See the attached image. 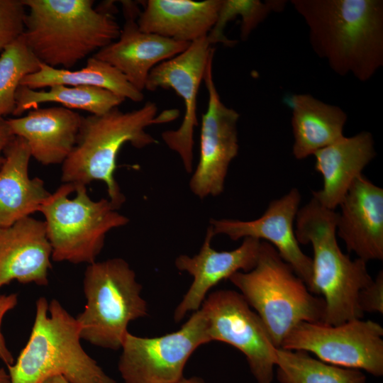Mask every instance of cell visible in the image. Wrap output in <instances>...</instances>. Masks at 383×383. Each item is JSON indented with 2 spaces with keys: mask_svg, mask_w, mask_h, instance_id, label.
Segmentation results:
<instances>
[{
  "mask_svg": "<svg viewBox=\"0 0 383 383\" xmlns=\"http://www.w3.org/2000/svg\"><path fill=\"white\" fill-rule=\"evenodd\" d=\"M30 158L26 141L14 136L4 150L0 167V228L38 211L50 195L41 179L29 177Z\"/></svg>",
  "mask_w": 383,
  "mask_h": 383,
  "instance_id": "cell-21",
  "label": "cell"
},
{
  "mask_svg": "<svg viewBox=\"0 0 383 383\" xmlns=\"http://www.w3.org/2000/svg\"><path fill=\"white\" fill-rule=\"evenodd\" d=\"M125 23L118 38L93 55L116 68L138 91L145 89L151 70L184 51L191 44L140 30L138 3L122 1Z\"/></svg>",
  "mask_w": 383,
  "mask_h": 383,
  "instance_id": "cell-15",
  "label": "cell"
},
{
  "mask_svg": "<svg viewBox=\"0 0 383 383\" xmlns=\"http://www.w3.org/2000/svg\"><path fill=\"white\" fill-rule=\"evenodd\" d=\"M277 378L280 383H366L360 370L326 363L302 350H276Z\"/></svg>",
  "mask_w": 383,
  "mask_h": 383,
  "instance_id": "cell-26",
  "label": "cell"
},
{
  "mask_svg": "<svg viewBox=\"0 0 383 383\" xmlns=\"http://www.w3.org/2000/svg\"><path fill=\"white\" fill-rule=\"evenodd\" d=\"M26 44L43 64L70 70L116 40L121 27L93 0H22Z\"/></svg>",
  "mask_w": 383,
  "mask_h": 383,
  "instance_id": "cell-2",
  "label": "cell"
},
{
  "mask_svg": "<svg viewBox=\"0 0 383 383\" xmlns=\"http://www.w3.org/2000/svg\"><path fill=\"white\" fill-rule=\"evenodd\" d=\"M228 279L257 311L277 348L298 323L323 322L324 299L312 294L292 267L267 242L261 241L252 270L237 272Z\"/></svg>",
  "mask_w": 383,
  "mask_h": 383,
  "instance_id": "cell-6",
  "label": "cell"
},
{
  "mask_svg": "<svg viewBox=\"0 0 383 383\" xmlns=\"http://www.w3.org/2000/svg\"><path fill=\"white\" fill-rule=\"evenodd\" d=\"M362 312L383 313V272L380 271L374 280L362 289L358 298Z\"/></svg>",
  "mask_w": 383,
  "mask_h": 383,
  "instance_id": "cell-30",
  "label": "cell"
},
{
  "mask_svg": "<svg viewBox=\"0 0 383 383\" xmlns=\"http://www.w3.org/2000/svg\"><path fill=\"white\" fill-rule=\"evenodd\" d=\"M292 111L293 155L303 160L342 138L346 113L339 106L324 103L309 94L284 98Z\"/></svg>",
  "mask_w": 383,
  "mask_h": 383,
  "instance_id": "cell-23",
  "label": "cell"
},
{
  "mask_svg": "<svg viewBox=\"0 0 383 383\" xmlns=\"http://www.w3.org/2000/svg\"><path fill=\"white\" fill-rule=\"evenodd\" d=\"M26 9L22 0H0V52L24 30Z\"/></svg>",
  "mask_w": 383,
  "mask_h": 383,
  "instance_id": "cell-29",
  "label": "cell"
},
{
  "mask_svg": "<svg viewBox=\"0 0 383 383\" xmlns=\"http://www.w3.org/2000/svg\"><path fill=\"white\" fill-rule=\"evenodd\" d=\"M83 290L86 304L76 318L81 338L103 348H121L129 323L148 315L135 272L121 258L95 261L86 268Z\"/></svg>",
  "mask_w": 383,
  "mask_h": 383,
  "instance_id": "cell-8",
  "label": "cell"
},
{
  "mask_svg": "<svg viewBox=\"0 0 383 383\" xmlns=\"http://www.w3.org/2000/svg\"><path fill=\"white\" fill-rule=\"evenodd\" d=\"M155 103L147 101L131 111L115 107L101 115L83 116L75 146L62 164V182L87 186L101 181L106 185L109 200L120 208L125 196L114 177L120 150L127 143L138 149L157 143L145 128L171 121L179 115L177 109L158 115Z\"/></svg>",
  "mask_w": 383,
  "mask_h": 383,
  "instance_id": "cell-3",
  "label": "cell"
},
{
  "mask_svg": "<svg viewBox=\"0 0 383 383\" xmlns=\"http://www.w3.org/2000/svg\"><path fill=\"white\" fill-rule=\"evenodd\" d=\"M287 2L284 0H221L216 23L207 38L211 45L222 43L233 47L237 41L228 39L224 34L226 26L230 21L237 16H240V38L244 41L270 13L283 11Z\"/></svg>",
  "mask_w": 383,
  "mask_h": 383,
  "instance_id": "cell-27",
  "label": "cell"
},
{
  "mask_svg": "<svg viewBox=\"0 0 383 383\" xmlns=\"http://www.w3.org/2000/svg\"><path fill=\"white\" fill-rule=\"evenodd\" d=\"M383 328L371 320L353 319L338 325L301 322L292 328L280 348L314 354L339 367L383 374Z\"/></svg>",
  "mask_w": 383,
  "mask_h": 383,
  "instance_id": "cell-9",
  "label": "cell"
},
{
  "mask_svg": "<svg viewBox=\"0 0 383 383\" xmlns=\"http://www.w3.org/2000/svg\"><path fill=\"white\" fill-rule=\"evenodd\" d=\"M41 383H70L60 375L52 376L43 380Z\"/></svg>",
  "mask_w": 383,
  "mask_h": 383,
  "instance_id": "cell-33",
  "label": "cell"
},
{
  "mask_svg": "<svg viewBox=\"0 0 383 383\" xmlns=\"http://www.w3.org/2000/svg\"><path fill=\"white\" fill-rule=\"evenodd\" d=\"M41 62L21 35L0 55V118L13 114L16 93L22 79L38 71Z\"/></svg>",
  "mask_w": 383,
  "mask_h": 383,
  "instance_id": "cell-28",
  "label": "cell"
},
{
  "mask_svg": "<svg viewBox=\"0 0 383 383\" xmlns=\"http://www.w3.org/2000/svg\"><path fill=\"white\" fill-rule=\"evenodd\" d=\"M213 57L203 79L209 95L208 106L201 116L199 160L189 182L191 191L201 199L223 192L229 165L239 149L240 115L221 99L213 77Z\"/></svg>",
  "mask_w": 383,
  "mask_h": 383,
  "instance_id": "cell-13",
  "label": "cell"
},
{
  "mask_svg": "<svg viewBox=\"0 0 383 383\" xmlns=\"http://www.w3.org/2000/svg\"><path fill=\"white\" fill-rule=\"evenodd\" d=\"M313 50L337 74L370 79L383 65V1L292 0Z\"/></svg>",
  "mask_w": 383,
  "mask_h": 383,
  "instance_id": "cell-1",
  "label": "cell"
},
{
  "mask_svg": "<svg viewBox=\"0 0 383 383\" xmlns=\"http://www.w3.org/2000/svg\"><path fill=\"white\" fill-rule=\"evenodd\" d=\"M82 117L63 106L38 107L6 123L14 136L26 141L31 157L50 165L62 164L72 151Z\"/></svg>",
  "mask_w": 383,
  "mask_h": 383,
  "instance_id": "cell-19",
  "label": "cell"
},
{
  "mask_svg": "<svg viewBox=\"0 0 383 383\" xmlns=\"http://www.w3.org/2000/svg\"><path fill=\"white\" fill-rule=\"evenodd\" d=\"M215 49L207 35L191 43L179 55L157 65L150 72L145 89H172L184 104V115L176 130L163 132L165 143L180 157L185 170L189 173L193 167L194 131L198 126L197 96L201 81Z\"/></svg>",
  "mask_w": 383,
  "mask_h": 383,
  "instance_id": "cell-12",
  "label": "cell"
},
{
  "mask_svg": "<svg viewBox=\"0 0 383 383\" xmlns=\"http://www.w3.org/2000/svg\"><path fill=\"white\" fill-rule=\"evenodd\" d=\"M109 199L92 200L87 187L64 183L40 207L45 217L52 260L91 264L101 252L106 234L129 219Z\"/></svg>",
  "mask_w": 383,
  "mask_h": 383,
  "instance_id": "cell-7",
  "label": "cell"
},
{
  "mask_svg": "<svg viewBox=\"0 0 383 383\" xmlns=\"http://www.w3.org/2000/svg\"><path fill=\"white\" fill-rule=\"evenodd\" d=\"M338 213L323 206L316 198L300 208L294 232L299 244L310 243L313 250L312 277L309 288L322 294L326 304L323 323L338 325L362 318L358 298L373 279L366 262L351 260L338 246L336 238Z\"/></svg>",
  "mask_w": 383,
  "mask_h": 383,
  "instance_id": "cell-4",
  "label": "cell"
},
{
  "mask_svg": "<svg viewBox=\"0 0 383 383\" xmlns=\"http://www.w3.org/2000/svg\"><path fill=\"white\" fill-rule=\"evenodd\" d=\"M80 326L56 299L36 301L29 339L13 364L9 383H41L60 375L70 383H116L82 348Z\"/></svg>",
  "mask_w": 383,
  "mask_h": 383,
  "instance_id": "cell-5",
  "label": "cell"
},
{
  "mask_svg": "<svg viewBox=\"0 0 383 383\" xmlns=\"http://www.w3.org/2000/svg\"><path fill=\"white\" fill-rule=\"evenodd\" d=\"M18 297L16 294H0V360L6 366L13 364L12 354L6 346L1 327L5 314L12 310L17 304Z\"/></svg>",
  "mask_w": 383,
  "mask_h": 383,
  "instance_id": "cell-31",
  "label": "cell"
},
{
  "mask_svg": "<svg viewBox=\"0 0 383 383\" xmlns=\"http://www.w3.org/2000/svg\"><path fill=\"white\" fill-rule=\"evenodd\" d=\"M177 383H204V381L199 377H192L189 378L184 377L182 380Z\"/></svg>",
  "mask_w": 383,
  "mask_h": 383,
  "instance_id": "cell-34",
  "label": "cell"
},
{
  "mask_svg": "<svg viewBox=\"0 0 383 383\" xmlns=\"http://www.w3.org/2000/svg\"><path fill=\"white\" fill-rule=\"evenodd\" d=\"M51 259L44 221L28 216L0 228V288L13 280L47 285Z\"/></svg>",
  "mask_w": 383,
  "mask_h": 383,
  "instance_id": "cell-18",
  "label": "cell"
},
{
  "mask_svg": "<svg viewBox=\"0 0 383 383\" xmlns=\"http://www.w3.org/2000/svg\"><path fill=\"white\" fill-rule=\"evenodd\" d=\"M210 340L226 343L243 353L258 383H272L277 347L262 320L233 290L212 292L201 304Z\"/></svg>",
  "mask_w": 383,
  "mask_h": 383,
  "instance_id": "cell-11",
  "label": "cell"
},
{
  "mask_svg": "<svg viewBox=\"0 0 383 383\" xmlns=\"http://www.w3.org/2000/svg\"><path fill=\"white\" fill-rule=\"evenodd\" d=\"M9 374L6 372V371L3 369L0 368V383H9Z\"/></svg>",
  "mask_w": 383,
  "mask_h": 383,
  "instance_id": "cell-35",
  "label": "cell"
},
{
  "mask_svg": "<svg viewBox=\"0 0 383 383\" xmlns=\"http://www.w3.org/2000/svg\"><path fill=\"white\" fill-rule=\"evenodd\" d=\"M87 86L107 89L134 102L143 99L142 91L135 89L116 68L94 56L89 57L84 67L70 70L55 68L41 63L38 72L26 76L21 85L33 89L53 85Z\"/></svg>",
  "mask_w": 383,
  "mask_h": 383,
  "instance_id": "cell-24",
  "label": "cell"
},
{
  "mask_svg": "<svg viewBox=\"0 0 383 383\" xmlns=\"http://www.w3.org/2000/svg\"><path fill=\"white\" fill-rule=\"evenodd\" d=\"M301 199L299 191L293 188L285 195L272 201L257 219H211L210 225L214 235L224 234L233 240L243 238L265 240L274 247L309 289L312 277V259L301 250L294 227Z\"/></svg>",
  "mask_w": 383,
  "mask_h": 383,
  "instance_id": "cell-14",
  "label": "cell"
},
{
  "mask_svg": "<svg viewBox=\"0 0 383 383\" xmlns=\"http://www.w3.org/2000/svg\"><path fill=\"white\" fill-rule=\"evenodd\" d=\"M372 134L360 132L345 137L314 153L315 169L323 177V187L313 191L312 196L323 206L335 210L351 184L374 158Z\"/></svg>",
  "mask_w": 383,
  "mask_h": 383,
  "instance_id": "cell-20",
  "label": "cell"
},
{
  "mask_svg": "<svg viewBox=\"0 0 383 383\" xmlns=\"http://www.w3.org/2000/svg\"><path fill=\"white\" fill-rule=\"evenodd\" d=\"M206 317L194 311L178 331L155 338L128 332L121 345L118 370L124 383H177L191 355L210 342Z\"/></svg>",
  "mask_w": 383,
  "mask_h": 383,
  "instance_id": "cell-10",
  "label": "cell"
},
{
  "mask_svg": "<svg viewBox=\"0 0 383 383\" xmlns=\"http://www.w3.org/2000/svg\"><path fill=\"white\" fill-rule=\"evenodd\" d=\"M336 233L365 262L383 259V189L360 174L340 202Z\"/></svg>",
  "mask_w": 383,
  "mask_h": 383,
  "instance_id": "cell-17",
  "label": "cell"
},
{
  "mask_svg": "<svg viewBox=\"0 0 383 383\" xmlns=\"http://www.w3.org/2000/svg\"><path fill=\"white\" fill-rule=\"evenodd\" d=\"M13 138L6 119L0 118V167L4 160V150Z\"/></svg>",
  "mask_w": 383,
  "mask_h": 383,
  "instance_id": "cell-32",
  "label": "cell"
},
{
  "mask_svg": "<svg viewBox=\"0 0 383 383\" xmlns=\"http://www.w3.org/2000/svg\"><path fill=\"white\" fill-rule=\"evenodd\" d=\"M137 23L143 32L179 42L206 36L214 26L221 0H148Z\"/></svg>",
  "mask_w": 383,
  "mask_h": 383,
  "instance_id": "cell-22",
  "label": "cell"
},
{
  "mask_svg": "<svg viewBox=\"0 0 383 383\" xmlns=\"http://www.w3.org/2000/svg\"><path fill=\"white\" fill-rule=\"evenodd\" d=\"M214 236L211 225L208 227L199 252L193 257L180 255L175 260L179 271L188 272L193 282L174 310V319L181 321L189 311L198 310L209 290L234 273L249 272L256 265L261 241L245 238L242 244L231 251H217L211 248Z\"/></svg>",
  "mask_w": 383,
  "mask_h": 383,
  "instance_id": "cell-16",
  "label": "cell"
},
{
  "mask_svg": "<svg viewBox=\"0 0 383 383\" xmlns=\"http://www.w3.org/2000/svg\"><path fill=\"white\" fill-rule=\"evenodd\" d=\"M15 117L38 108L44 103H57L69 109H79L91 115L104 114L122 104L126 99L99 87L53 85L48 90H37L21 86L16 93Z\"/></svg>",
  "mask_w": 383,
  "mask_h": 383,
  "instance_id": "cell-25",
  "label": "cell"
}]
</instances>
